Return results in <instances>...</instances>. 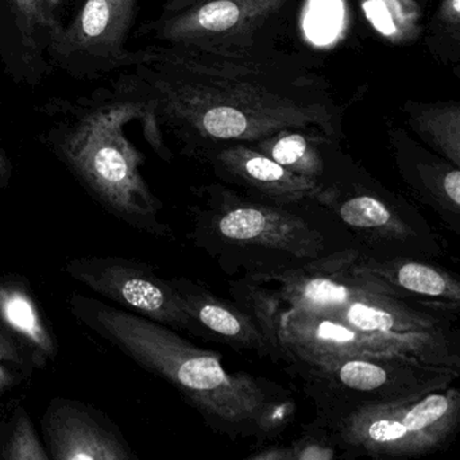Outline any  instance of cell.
Masks as SVG:
<instances>
[{
	"label": "cell",
	"instance_id": "cell-1",
	"mask_svg": "<svg viewBox=\"0 0 460 460\" xmlns=\"http://www.w3.org/2000/svg\"><path fill=\"white\" fill-rule=\"evenodd\" d=\"M114 84L139 106L137 120L155 155L169 163L172 141L201 160L230 145L298 131L327 145L343 136V109L324 77L297 55L274 47L201 49L153 44Z\"/></svg>",
	"mask_w": 460,
	"mask_h": 460
},
{
	"label": "cell",
	"instance_id": "cell-2",
	"mask_svg": "<svg viewBox=\"0 0 460 460\" xmlns=\"http://www.w3.org/2000/svg\"><path fill=\"white\" fill-rule=\"evenodd\" d=\"M36 114L40 142L107 212L138 231L171 235L160 219L163 203L142 174L144 155L126 134L139 118L128 93L111 82L90 95L50 98Z\"/></svg>",
	"mask_w": 460,
	"mask_h": 460
},
{
	"label": "cell",
	"instance_id": "cell-3",
	"mask_svg": "<svg viewBox=\"0 0 460 460\" xmlns=\"http://www.w3.org/2000/svg\"><path fill=\"white\" fill-rule=\"evenodd\" d=\"M68 303L77 322L176 387L209 427L234 438L263 435L269 411L279 400L273 385L247 373H228L219 352L199 349L146 317L77 292Z\"/></svg>",
	"mask_w": 460,
	"mask_h": 460
},
{
	"label": "cell",
	"instance_id": "cell-4",
	"mask_svg": "<svg viewBox=\"0 0 460 460\" xmlns=\"http://www.w3.org/2000/svg\"><path fill=\"white\" fill-rule=\"evenodd\" d=\"M327 424L365 406L400 402L446 389L459 370L397 351L363 352L295 365Z\"/></svg>",
	"mask_w": 460,
	"mask_h": 460
},
{
	"label": "cell",
	"instance_id": "cell-5",
	"mask_svg": "<svg viewBox=\"0 0 460 460\" xmlns=\"http://www.w3.org/2000/svg\"><path fill=\"white\" fill-rule=\"evenodd\" d=\"M460 424L456 387L421 397L365 406L331 422L335 444L349 454L371 457H411L446 447Z\"/></svg>",
	"mask_w": 460,
	"mask_h": 460
},
{
	"label": "cell",
	"instance_id": "cell-6",
	"mask_svg": "<svg viewBox=\"0 0 460 460\" xmlns=\"http://www.w3.org/2000/svg\"><path fill=\"white\" fill-rule=\"evenodd\" d=\"M296 0H201L144 23L138 37L155 44L201 49L244 50L273 47L271 36Z\"/></svg>",
	"mask_w": 460,
	"mask_h": 460
},
{
	"label": "cell",
	"instance_id": "cell-7",
	"mask_svg": "<svg viewBox=\"0 0 460 460\" xmlns=\"http://www.w3.org/2000/svg\"><path fill=\"white\" fill-rule=\"evenodd\" d=\"M141 0H82L50 39L48 60L75 80H98L128 69L138 50L128 49Z\"/></svg>",
	"mask_w": 460,
	"mask_h": 460
},
{
	"label": "cell",
	"instance_id": "cell-8",
	"mask_svg": "<svg viewBox=\"0 0 460 460\" xmlns=\"http://www.w3.org/2000/svg\"><path fill=\"white\" fill-rule=\"evenodd\" d=\"M206 190L215 201L212 233L226 244L298 261L323 255L322 234L284 207L246 200L225 188L207 187Z\"/></svg>",
	"mask_w": 460,
	"mask_h": 460
},
{
	"label": "cell",
	"instance_id": "cell-9",
	"mask_svg": "<svg viewBox=\"0 0 460 460\" xmlns=\"http://www.w3.org/2000/svg\"><path fill=\"white\" fill-rule=\"evenodd\" d=\"M64 270L125 311L206 339L168 279L158 277L149 265L120 257H77L69 260Z\"/></svg>",
	"mask_w": 460,
	"mask_h": 460
},
{
	"label": "cell",
	"instance_id": "cell-10",
	"mask_svg": "<svg viewBox=\"0 0 460 460\" xmlns=\"http://www.w3.org/2000/svg\"><path fill=\"white\" fill-rule=\"evenodd\" d=\"M332 316L402 354L459 370L457 341L448 320L400 298L378 293L359 296Z\"/></svg>",
	"mask_w": 460,
	"mask_h": 460
},
{
	"label": "cell",
	"instance_id": "cell-11",
	"mask_svg": "<svg viewBox=\"0 0 460 460\" xmlns=\"http://www.w3.org/2000/svg\"><path fill=\"white\" fill-rule=\"evenodd\" d=\"M360 252L347 249L320 255L295 268L258 271L249 279L266 288L277 311H300L308 314H333L349 301L363 295H387L384 287L355 270Z\"/></svg>",
	"mask_w": 460,
	"mask_h": 460
},
{
	"label": "cell",
	"instance_id": "cell-12",
	"mask_svg": "<svg viewBox=\"0 0 460 460\" xmlns=\"http://www.w3.org/2000/svg\"><path fill=\"white\" fill-rule=\"evenodd\" d=\"M41 430L52 460L138 459L106 414L74 398H53L42 416Z\"/></svg>",
	"mask_w": 460,
	"mask_h": 460
},
{
	"label": "cell",
	"instance_id": "cell-13",
	"mask_svg": "<svg viewBox=\"0 0 460 460\" xmlns=\"http://www.w3.org/2000/svg\"><path fill=\"white\" fill-rule=\"evenodd\" d=\"M215 176L243 188L273 206L288 207L314 200L324 204L328 185L288 171L250 145L220 147L204 155Z\"/></svg>",
	"mask_w": 460,
	"mask_h": 460
},
{
	"label": "cell",
	"instance_id": "cell-14",
	"mask_svg": "<svg viewBox=\"0 0 460 460\" xmlns=\"http://www.w3.org/2000/svg\"><path fill=\"white\" fill-rule=\"evenodd\" d=\"M277 338L285 363L292 366L319 365L363 352L397 351L332 314L281 311L277 317Z\"/></svg>",
	"mask_w": 460,
	"mask_h": 460
},
{
	"label": "cell",
	"instance_id": "cell-15",
	"mask_svg": "<svg viewBox=\"0 0 460 460\" xmlns=\"http://www.w3.org/2000/svg\"><path fill=\"white\" fill-rule=\"evenodd\" d=\"M0 66L15 84L26 87L52 75L40 0H0Z\"/></svg>",
	"mask_w": 460,
	"mask_h": 460
},
{
	"label": "cell",
	"instance_id": "cell-16",
	"mask_svg": "<svg viewBox=\"0 0 460 460\" xmlns=\"http://www.w3.org/2000/svg\"><path fill=\"white\" fill-rule=\"evenodd\" d=\"M184 311L198 323L206 339L220 341L238 351L257 352L276 360V354L254 317L238 304L214 293L184 277L169 279Z\"/></svg>",
	"mask_w": 460,
	"mask_h": 460
},
{
	"label": "cell",
	"instance_id": "cell-17",
	"mask_svg": "<svg viewBox=\"0 0 460 460\" xmlns=\"http://www.w3.org/2000/svg\"><path fill=\"white\" fill-rule=\"evenodd\" d=\"M355 270L378 282L392 297L436 311H459V281L438 266L411 258L382 261L360 255Z\"/></svg>",
	"mask_w": 460,
	"mask_h": 460
},
{
	"label": "cell",
	"instance_id": "cell-18",
	"mask_svg": "<svg viewBox=\"0 0 460 460\" xmlns=\"http://www.w3.org/2000/svg\"><path fill=\"white\" fill-rule=\"evenodd\" d=\"M0 330L20 344L36 368L58 358V339L23 277L0 276Z\"/></svg>",
	"mask_w": 460,
	"mask_h": 460
},
{
	"label": "cell",
	"instance_id": "cell-19",
	"mask_svg": "<svg viewBox=\"0 0 460 460\" xmlns=\"http://www.w3.org/2000/svg\"><path fill=\"white\" fill-rule=\"evenodd\" d=\"M393 145L397 150V163L405 181L441 214L459 219L460 169L446 158L432 157L414 146L408 137L393 136Z\"/></svg>",
	"mask_w": 460,
	"mask_h": 460
},
{
	"label": "cell",
	"instance_id": "cell-20",
	"mask_svg": "<svg viewBox=\"0 0 460 460\" xmlns=\"http://www.w3.org/2000/svg\"><path fill=\"white\" fill-rule=\"evenodd\" d=\"M323 206L335 211L339 219L355 233L384 243H408L417 238V233L393 208L389 201L363 190L341 196L335 187L328 185V196Z\"/></svg>",
	"mask_w": 460,
	"mask_h": 460
},
{
	"label": "cell",
	"instance_id": "cell-21",
	"mask_svg": "<svg viewBox=\"0 0 460 460\" xmlns=\"http://www.w3.org/2000/svg\"><path fill=\"white\" fill-rule=\"evenodd\" d=\"M408 123L441 157L460 168V107L456 102L405 104Z\"/></svg>",
	"mask_w": 460,
	"mask_h": 460
},
{
	"label": "cell",
	"instance_id": "cell-22",
	"mask_svg": "<svg viewBox=\"0 0 460 460\" xmlns=\"http://www.w3.org/2000/svg\"><path fill=\"white\" fill-rule=\"evenodd\" d=\"M324 146H332V145L317 141L298 131H285L279 136L252 145L255 150L268 155L288 171L320 182H324L323 181L325 174V160L323 153Z\"/></svg>",
	"mask_w": 460,
	"mask_h": 460
},
{
	"label": "cell",
	"instance_id": "cell-23",
	"mask_svg": "<svg viewBox=\"0 0 460 460\" xmlns=\"http://www.w3.org/2000/svg\"><path fill=\"white\" fill-rule=\"evenodd\" d=\"M362 6L371 25L393 42L419 36L420 9L414 0H365Z\"/></svg>",
	"mask_w": 460,
	"mask_h": 460
},
{
	"label": "cell",
	"instance_id": "cell-24",
	"mask_svg": "<svg viewBox=\"0 0 460 460\" xmlns=\"http://www.w3.org/2000/svg\"><path fill=\"white\" fill-rule=\"evenodd\" d=\"M44 440L31 422L25 406L20 405L0 425V460H49Z\"/></svg>",
	"mask_w": 460,
	"mask_h": 460
},
{
	"label": "cell",
	"instance_id": "cell-25",
	"mask_svg": "<svg viewBox=\"0 0 460 460\" xmlns=\"http://www.w3.org/2000/svg\"><path fill=\"white\" fill-rule=\"evenodd\" d=\"M34 368L33 362L20 344L0 330V395L25 381Z\"/></svg>",
	"mask_w": 460,
	"mask_h": 460
},
{
	"label": "cell",
	"instance_id": "cell-26",
	"mask_svg": "<svg viewBox=\"0 0 460 460\" xmlns=\"http://www.w3.org/2000/svg\"><path fill=\"white\" fill-rule=\"evenodd\" d=\"M82 0H40L42 23L47 34L48 47L50 39L71 20Z\"/></svg>",
	"mask_w": 460,
	"mask_h": 460
},
{
	"label": "cell",
	"instance_id": "cell-27",
	"mask_svg": "<svg viewBox=\"0 0 460 460\" xmlns=\"http://www.w3.org/2000/svg\"><path fill=\"white\" fill-rule=\"evenodd\" d=\"M290 447L292 460H331L336 457L335 447L325 438L306 435Z\"/></svg>",
	"mask_w": 460,
	"mask_h": 460
},
{
	"label": "cell",
	"instance_id": "cell-28",
	"mask_svg": "<svg viewBox=\"0 0 460 460\" xmlns=\"http://www.w3.org/2000/svg\"><path fill=\"white\" fill-rule=\"evenodd\" d=\"M249 460H292V452L290 447H268V448L261 449L260 452L249 455Z\"/></svg>",
	"mask_w": 460,
	"mask_h": 460
},
{
	"label": "cell",
	"instance_id": "cell-29",
	"mask_svg": "<svg viewBox=\"0 0 460 460\" xmlns=\"http://www.w3.org/2000/svg\"><path fill=\"white\" fill-rule=\"evenodd\" d=\"M13 179V164L0 141V188H7Z\"/></svg>",
	"mask_w": 460,
	"mask_h": 460
},
{
	"label": "cell",
	"instance_id": "cell-30",
	"mask_svg": "<svg viewBox=\"0 0 460 460\" xmlns=\"http://www.w3.org/2000/svg\"><path fill=\"white\" fill-rule=\"evenodd\" d=\"M199 2H201V0H165L161 14H173V13L181 12V10L188 9V7L193 6Z\"/></svg>",
	"mask_w": 460,
	"mask_h": 460
}]
</instances>
